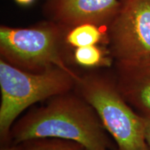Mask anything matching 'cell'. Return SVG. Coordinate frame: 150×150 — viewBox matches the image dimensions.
Here are the masks:
<instances>
[{
  "instance_id": "obj_9",
  "label": "cell",
  "mask_w": 150,
  "mask_h": 150,
  "mask_svg": "<svg viewBox=\"0 0 150 150\" xmlns=\"http://www.w3.org/2000/svg\"><path fill=\"white\" fill-rule=\"evenodd\" d=\"M102 39V33L97 25L81 24L72 28L65 35V42L75 47L95 45Z\"/></svg>"
},
{
  "instance_id": "obj_12",
  "label": "cell",
  "mask_w": 150,
  "mask_h": 150,
  "mask_svg": "<svg viewBox=\"0 0 150 150\" xmlns=\"http://www.w3.org/2000/svg\"><path fill=\"white\" fill-rule=\"evenodd\" d=\"M33 0H16L18 4H20L22 5H28L29 4H31Z\"/></svg>"
},
{
  "instance_id": "obj_3",
  "label": "cell",
  "mask_w": 150,
  "mask_h": 150,
  "mask_svg": "<svg viewBox=\"0 0 150 150\" xmlns=\"http://www.w3.org/2000/svg\"><path fill=\"white\" fill-rule=\"evenodd\" d=\"M76 86L114 138L117 150H149L144 117L132 110L115 81L101 75L88 74L81 76Z\"/></svg>"
},
{
  "instance_id": "obj_4",
  "label": "cell",
  "mask_w": 150,
  "mask_h": 150,
  "mask_svg": "<svg viewBox=\"0 0 150 150\" xmlns=\"http://www.w3.org/2000/svg\"><path fill=\"white\" fill-rule=\"evenodd\" d=\"M63 27L46 23L31 28L1 27L0 52L3 59L30 72H42L54 67L78 75L67 66L63 57Z\"/></svg>"
},
{
  "instance_id": "obj_5",
  "label": "cell",
  "mask_w": 150,
  "mask_h": 150,
  "mask_svg": "<svg viewBox=\"0 0 150 150\" xmlns=\"http://www.w3.org/2000/svg\"><path fill=\"white\" fill-rule=\"evenodd\" d=\"M108 26L110 53L116 63L150 60V0H120Z\"/></svg>"
},
{
  "instance_id": "obj_2",
  "label": "cell",
  "mask_w": 150,
  "mask_h": 150,
  "mask_svg": "<svg viewBox=\"0 0 150 150\" xmlns=\"http://www.w3.org/2000/svg\"><path fill=\"white\" fill-rule=\"evenodd\" d=\"M58 67L42 72H30L0 61V137L8 145L12 125L21 112L35 103L69 93L80 80Z\"/></svg>"
},
{
  "instance_id": "obj_10",
  "label": "cell",
  "mask_w": 150,
  "mask_h": 150,
  "mask_svg": "<svg viewBox=\"0 0 150 150\" xmlns=\"http://www.w3.org/2000/svg\"><path fill=\"white\" fill-rule=\"evenodd\" d=\"M76 63L86 67H95L110 64V60L104 56L103 51L95 45L77 47L74 51Z\"/></svg>"
},
{
  "instance_id": "obj_8",
  "label": "cell",
  "mask_w": 150,
  "mask_h": 150,
  "mask_svg": "<svg viewBox=\"0 0 150 150\" xmlns=\"http://www.w3.org/2000/svg\"><path fill=\"white\" fill-rule=\"evenodd\" d=\"M1 150H87L77 142L59 138H39L4 145Z\"/></svg>"
},
{
  "instance_id": "obj_11",
  "label": "cell",
  "mask_w": 150,
  "mask_h": 150,
  "mask_svg": "<svg viewBox=\"0 0 150 150\" xmlns=\"http://www.w3.org/2000/svg\"><path fill=\"white\" fill-rule=\"evenodd\" d=\"M144 119H145V124L146 140H147V142L150 150V117H144Z\"/></svg>"
},
{
  "instance_id": "obj_1",
  "label": "cell",
  "mask_w": 150,
  "mask_h": 150,
  "mask_svg": "<svg viewBox=\"0 0 150 150\" xmlns=\"http://www.w3.org/2000/svg\"><path fill=\"white\" fill-rule=\"evenodd\" d=\"M13 144L39 138H59L77 142L87 150L112 149L95 109L83 97L69 93L58 95L31 111L11 128Z\"/></svg>"
},
{
  "instance_id": "obj_7",
  "label": "cell",
  "mask_w": 150,
  "mask_h": 150,
  "mask_svg": "<svg viewBox=\"0 0 150 150\" xmlns=\"http://www.w3.org/2000/svg\"><path fill=\"white\" fill-rule=\"evenodd\" d=\"M117 65L116 85L129 105L150 117V60Z\"/></svg>"
},
{
  "instance_id": "obj_6",
  "label": "cell",
  "mask_w": 150,
  "mask_h": 150,
  "mask_svg": "<svg viewBox=\"0 0 150 150\" xmlns=\"http://www.w3.org/2000/svg\"><path fill=\"white\" fill-rule=\"evenodd\" d=\"M120 6L118 0H52L54 19L63 27L81 24H109Z\"/></svg>"
}]
</instances>
